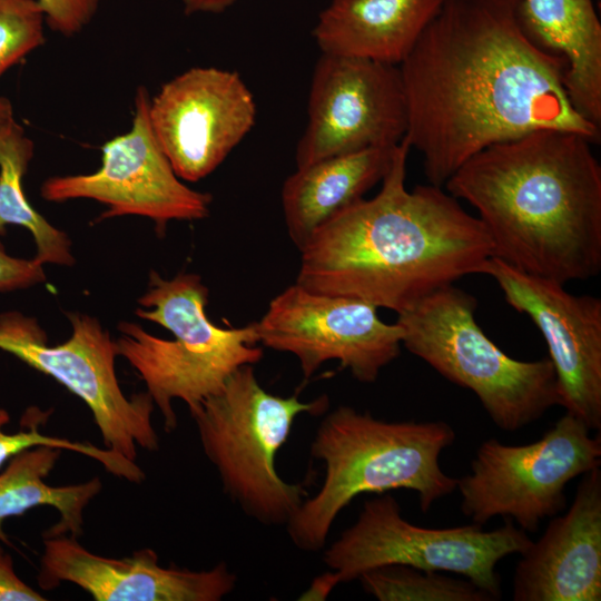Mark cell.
<instances>
[{
  "label": "cell",
  "mask_w": 601,
  "mask_h": 601,
  "mask_svg": "<svg viewBox=\"0 0 601 601\" xmlns=\"http://www.w3.org/2000/svg\"><path fill=\"white\" fill-rule=\"evenodd\" d=\"M45 23L37 0H0V77L43 45Z\"/></svg>",
  "instance_id": "d4e9b609"
},
{
  "label": "cell",
  "mask_w": 601,
  "mask_h": 601,
  "mask_svg": "<svg viewBox=\"0 0 601 601\" xmlns=\"http://www.w3.org/2000/svg\"><path fill=\"white\" fill-rule=\"evenodd\" d=\"M477 302L444 286L398 313L402 346L450 382L472 391L502 431H518L560 405L550 358L519 361L501 351L475 319Z\"/></svg>",
  "instance_id": "52a82bcc"
},
{
  "label": "cell",
  "mask_w": 601,
  "mask_h": 601,
  "mask_svg": "<svg viewBox=\"0 0 601 601\" xmlns=\"http://www.w3.org/2000/svg\"><path fill=\"white\" fill-rule=\"evenodd\" d=\"M520 555L514 601L601 600L600 467L581 475L568 511Z\"/></svg>",
  "instance_id": "e0dca14e"
},
{
  "label": "cell",
  "mask_w": 601,
  "mask_h": 601,
  "mask_svg": "<svg viewBox=\"0 0 601 601\" xmlns=\"http://www.w3.org/2000/svg\"><path fill=\"white\" fill-rule=\"evenodd\" d=\"M46 279L42 265L32 259L12 257L0 242V292L27 288Z\"/></svg>",
  "instance_id": "4316f807"
},
{
  "label": "cell",
  "mask_w": 601,
  "mask_h": 601,
  "mask_svg": "<svg viewBox=\"0 0 601 601\" xmlns=\"http://www.w3.org/2000/svg\"><path fill=\"white\" fill-rule=\"evenodd\" d=\"M13 118V109L11 102L0 96V127Z\"/></svg>",
  "instance_id": "4dcf8cb0"
},
{
  "label": "cell",
  "mask_w": 601,
  "mask_h": 601,
  "mask_svg": "<svg viewBox=\"0 0 601 601\" xmlns=\"http://www.w3.org/2000/svg\"><path fill=\"white\" fill-rule=\"evenodd\" d=\"M328 404L326 396L302 402L297 394L274 395L247 364L190 413L223 491L247 516L263 525H286L307 497L305 483L279 476L276 454L298 415H319Z\"/></svg>",
  "instance_id": "8992f818"
},
{
  "label": "cell",
  "mask_w": 601,
  "mask_h": 601,
  "mask_svg": "<svg viewBox=\"0 0 601 601\" xmlns=\"http://www.w3.org/2000/svg\"><path fill=\"white\" fill-rule=\"evenodd\" d=\"M402 139L372 198L317 228L300 252L296 283L402 313L463 276L481 274L493 245L481 220L444 187L405 186Z\"/></svg>",
  "instance_id": "7a4b0ae2"
},
{
  "label": "cell",
  "mask_w": 601,
  "mask_h": 601,
  "mask_svg": "<svg viewBox=\"0 0 601 601\" xmlns=\"http://www.w3.org/2000/svg\"><path fill=\"white\" fill-rule=\"evenodd\" d=\"M150 98L146 87L137 88L131 127L104 144L97 171L49 177L41 197L51 203L93 199L107 207L99 220L136 215L150 218L158 229L170 220L207 217L213 198L176 175L152 131Z\"/></svg>",
  "instance_id": "8fae6325"
},
{
  "label": "cell",
  "mask_w": 601,
  "mask_h": 601,
  "mask_svg": "<svg viewBox=\"0 0 601 601\" xmlns=\"http://www.w3.org/2000/svg\"><path fill=\"white\" fill-rule=\"evenodd\" d=\"M62 450L39 445L24 450L9 460L0 473V542L9 543L3 522L30 509L47 505L59 513V521L43 536L82 533L83 511L102 489L98 477L87 482L52 486L45 479L53 470Z\"/></svg>",
  "instance_id": "44dd1931"
},
{
  "label": "cell",
  "mask_w": 601,
  "mask_h": 601,
  "mask_svg": "<svg viewBox=\"0 0 601 601\" xmlns=\"http://www.w3.org/2000/svg\"><path fill=\"white\" fill-rule=\"evenodd\" d=\"M207 302L208 288L199 275L180 273L164 279L151 272L136 314L161 325L174 338L154 336L136 323L118 326V356L145 382L167 432L177 427L174 398L184 401L193 413L219 392L237 368L263 357V348L256 346L255 323L230 328L215 325L206 315Z\"/></svg>",
  "instance_id": "5b68a950"
},
{
  "label": "cell",
  "mask_w": 601,
  "mask_h": 601,
  "mask_svg": "<svg viewBox=\"0 0 601 601\" xmlns=\"http://www.w3.org/2000/svg\"><path fill=\"white\" fill-rule=\"evenodd\" d=\"M186 14L221 13L231 7L236 0H181Z\"/></svg>",
  "instance_id": "f1b7e54d"
},
{
  "label": "cell",
  "mask_w": 601,
  "mask_h": 601,
  "mask_svg": "<svg viewBox=\"0 0 601 601\" xmlns=\"http://www.w3.org/2000/svg\"><path fill=\"white\" fill-rule=\"evenodd\" d=\"M70 337L48 345L36 318L20 312L0 314V349L51 376L81 398L92 413L104 447L136 462L137 446L156 451L151 423L155 403L148 392L127 397L115 371L116 342L99 321L87 314L67 313Z\"/></svg>",
  "instance_id": "30bf717a"
},
{
  "label": "cell",
  "mask_w": 601,
  "mask_h": 601,
  "mask_svg": "<svg viewBox=\"0 0 601 601\" xmlns=\"http://www.w3.org/2000/svg\"><path fill=\"white\" fill-rule=\"evenodd\" d=\"M357 580L380 601H494L465 578L402 564L371 569Z\"/></svg>",
  "instance_id": "603a6c76"
},
{
  "label": "cell",
  "mask_w": 601,
  "mask_h": 601,
  "mask_svg": "<svg viewBox=\"0 0 601 601\" xmlns=\"http://www.w3.org/2000/svg\"><path fill=\"white\" fill-rule=\"evenodd\" d=\"M2 552H3V551H2V549H1V546H0V554H1Z\"/></svg>",
  "instance_id": "1f68e13d"
},
{
  "label": "cell",
  "mask_w": 601,
  "mask_h": 601,
  "mask_svg": "<svg viewBox=\"0 0 601 601\" xmlns=\"http://www.w3.org/2000/svg\"><path fill=\"white\" fill-rule=\"evenodd\" d=\"M531 542L511 519L491 531L475 523L443 529L415 525L403 518L394 496L383 493L364 502L354 524L324 550L323 563L339 583L391 564L455 573L495 601L502 595L496 564L521 554Z\"/></svg>",
  "instance_id": "ba28073f"
},
{
  "label": "cell",
  "mask_w": 601,
  "mask_h": 601,
  "mask_svg": "<svg viewBox=\"0 0 601 601\" xmlns=\"http://www.w3.org/2000/svg\"><path fill=\"white\" fill-rule=\"evenodd\" d=\"M521 0H444L398 66L407 107L404 140L443 187L469 158L541 128L593 144L600 129L568 96L565 60L526 32Z\"/></svg>",
  "instance_id": "6da1fadb"
},
{
  "label": "cell",
  "mask_w": 601,
  "mask_h": 601,
  "mask_svg": "<svg viewBox=\"0 0 601 601\" xmlns=\"http://www.w3.org/2000/svg\"><path fill=\"white\" fill-rule=\"evenodd\" d=\"M46 24L55 32L72 37L93 19L100 0H37Z\"/></svg>",
  "instance_id": "484cf974"
},
{
  "label": "cell",
  "mask_w": 601,
  "mask_h": 601,
  "mask_svg": "<svg viewBox=\"0 0 601 601\" xmlns=\"http://www.w3.org/2000/svg\"><path fill=\"white\" fill-rule=\"evenodd\" d=\"M396 146L373 147L297 167L282 187L284 218L300 249L336 214L364 198L388 171Z\"/></svg>",
  "instance_id": "d6986e66"
},
{
  "label": "cell",
  "mask_w": 601,
  "mask_h": 601,
  "mask_svg": "<svg viewBox=\"0 0 601 601\" xmlns=\"http://www.w3.org/2000/svg\"><path fill=\"white\" fill-rule=\"evenodd\" d=\"M38 584L71 582L96 601H219L237 577L221 562L209 570L161 566L151 549L114 559L95 554L70 535L43 536Z\"/></svg>",
  "instance_id": "2e32d148"
},
{
  "label": "cell",
  "mask_w": 601,
  "mask_h": 601,
  "mask_svg": "<svg viewBox=\"0 0 601 601\" xmlns=\"http://www.w3.org/2000/svg\"><path fill=\"white\" fill-rule=\"evenodd\" d=\"M585 136L541 128L480 150L444 184L470 204L493 256L560 284L601 270V166Z\"/></svg>",
  "instance_id": "3957f363"
},
{
  "label": "cell",
  "mask_w": 601,
  "mask_h": 601,
  "mask_svg": "<svg viewBox=\"0 0 601 601\" xmlns=\"http://www.w3.org/2000/svg\"><path fill=\"white\" fill-rule=\"evenodd\" d=\"M481 274L491 276L505 302L528 315L545 339L560 405L601 428V299L574 295L563 284L521 272L491 256Z\"/></svg>",
  "instance_id": "9a60e30c"
},
{
  "label": "cell",
  "mask_w": 601,
  "mask_h": 601,
  "mask_svg": "<svg viewBox=\"0 0 601 601\" xmlns=\"http://www.w3.org/2000/svg\"><path fill=\"white\" fill-rule=\"evenodd\" d=\"M407 129L398 66L321 53L311 80L297 167L373 147L396 146Z\"/></svg>",
  "instance_id": "7c38bea8"
},
{
  "label": "cell",
  "mask_w": 601,
  "mask_h": 601,
  "mask_svg": "<svg viewBox=\"0 0 601 601\" xmlns=\"http://www.w3.org/2000/svg\"><path fill=\"white\" fill-rule=\"evenodd\" d=\"M530 37L566 62L564 85L571 104L601 129V23L592 0H521Z\"/></svg>",
  "instance_id": "ffe728a7"
},
{
  "label": "cell",
  "mask_w": 601,
  "mask_h": 601,
  "mask_svg": "<svg viewBox=\"0 0 601 601\" xmlns=\"http://www.w3.org/2000/svg\"><path fill=\"white\" fill-rule=\"evenodd\" d=\"M339 582L334 572L328 571L318 577L312 583L311 588L299 599L306 600H323Z\"/></svg>",
  "instance_id": "f546056e"
},
{
  "label": "cell",
  "mask_w": 601,
  "mask_h": 601,
  "mask_svg": "<svg viewBox=\"0 0 601 601\" xmlns=\"http://www.w3.org/2000/svg\"><path fill=\"white\" fill-rule=\"evenodd\" d=\"M33 151V141L14 118L0 127V236L8 225L22 226L35 239L36 262L71 266L75 258L68 235L47 221L23 191L22 179Z\"/></svg>",
  "instance_id": "7402d4cb"
},
{
  "label": "cell",
  "mask_w": 601,
  "mask_h": 601,
  "mask_svg": "<svg viewBox=\"0 0 601 601\" xmlns=\"http://www.w3.org/2000/svg\"><path fill=\"white\" fill-rule=\"evenodd\" d=\"M9 413L0 407V467L18 453L39 445H47L77 452L89 456L117 477L132 483H141L146 479L145 472L134 461H130L106 447H98L86 442H75L67 439L48 436L38 431L37 425L17 433H7L3 427L9 423Z\"/></svg>",
  "instance_id": "cb8c5ba5"
},
{
  "label": "cell",
  "mask_w": 601,
  "mask_h": 601,
  "mask_svg": "<svg viewBox=\"0 0 601 601\" xmlns=\"http://www.w3.org/2000/svg\"><path fill=\"white\" fill-rule=\"evenodd\" d=\"M255 325L258 343L295 355L305 378L336 359L358 382L374 383L402 347V328L383 322L377 307L297 283L273 298Z\"/></svg>",
  "instance_id": "4fadbf2b"
},
{
  "label": "cell",
  "mask_w": 601,
  "mask_h": 601,
  "mask_svg": "<svg viewBox=\"0 0 601 601\" xmlns=\"http://www.w3.org/2000/svg\"><path fill=\"white\" fill-rule=\"evenodd\" d=\"M444 0H332L313 38L321 53L400 66Z\"/></svg>",
  "instance_id": "ac0fdd59"
},
{
  "label": "cell",
  "mask_w": 601,
  "mask_h": 601,
  "mask_svg": "<svg viewBox=\"0 0 601 601\" xmlns=\"http://www.w3.org/2000/svg\"><path fill=\"white\" fill-rule=\"evenodd\" d=\"M39 592L26 584L14 572L11 558L0 554V601H43Z\"/></svg>",
  "instance_id": "83f0119b"
},
{
  "label": "cell",
  "mask_w": 601,
  "mask_h": 601,
  "mask_svg": "<svg viewBox=\"0 0 601 601\" xmlns=\"http://www.w3.org/2000/svg\"><path fill=\"white\" fill-rule=\"evenodd\" d=\"M455 437L444 421L387 422L347 405L331 411L311 444L312 457L325 467L321 489L285 525L293 544L307 552L323 549L341 511L361 494L411 490L427 512L456 490V479L440 465Z\"/></svg>",
  "instance_id": "277c9868"
},
{
  "label": "cell",
  "mask_w": 601,
  "mask_h": 601,
  "mask_svg": "<svg viewBox=\"0 0 601 601\" xmlns=\"http://www.w3.org/2000/svg\"><path fill=\"white\" fill-rule=\"evenodd\" d=\"M591 432L565 412L535 442L484 441L471 472L456 479L461 511L479 525L503 516L525 532H535L542 520L566 508V484L600 467L601 437Z\"/></svg>",
  "instance_id": "9c48e42d"
},
{
  "label": "cell",
  "mask_w": 601,
  "mask_h": 601,
  "mask_svg": "<svg viewBox=\"0 0 601 601\" xmlns=\"http://www.w3.org/2000/svg\"><path fill=\"white\" fill-rule=\"evenodd\" d=\"M255 98L236 71L191 67L150 98L152 131L176 175H210L255 125Z\"/></svg>",
  "instance_id": "5bb4252c"
}]
</instances>
